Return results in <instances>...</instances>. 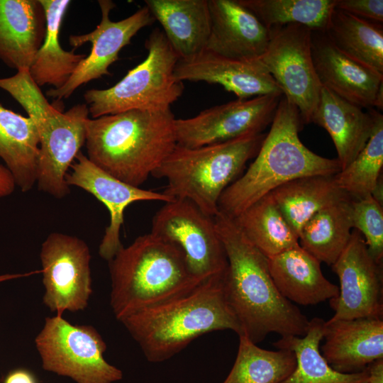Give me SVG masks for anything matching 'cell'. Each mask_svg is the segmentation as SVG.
<instances>
[{
	"label": "cell",
	"mask_w": 383,
	"mask_h": 383,
	"mask_svg": "<svg viewBox=\"0 0 383 383\" xmlns=\"http://www.w3.org/2000/svg\"><path fill=\"white\" fill-rule=\"evenodd\" d=\"M4 383H38V381L28 370L16 369L6 376Z\"/></svg>",
	"instance_id": "cell-38"
},
{
	"label": "cell",
	"mask_w": 383,
	"mask_h": 383,
	"mask_svg": "<svg viewBox=\"0 0 383 383\" xmlns=\"http://www.w3.org/2000/svg\"><path fill=\"white\" fill-rule=\"evenodd\" d=\"M177 81L204 82L221 85L238 99L282 95L275 80L260 61L237 60L204 50L189 60L179 59L174 68Z\"/></svg>",
	"instance_id": "cell-17"
},
{
	"label": "cell",
	"mask_w": 383,
	"mask_h": 383,
	"mask_svg": "<svg viewBox=\"0 0 383 383\" xmlns=\"http://www.w3.org/2000/svg\"><path fill=\"white\" fill-rule=\"evenodd\" d=\"M269 30L270 40L259 60L283 96L297 108L303 123H311L322 88L311 56L312 30L298 24Z\"/></svg>",
	"instance_id": "cell-10"
},
{
	"label": "cell",
	"mask_w": 383,
	"mask_h": 383,
	"mask_svg": "<svg viewBox=\"0 0 383 383\" xmlns=\"http://www.w3.org/2000/svg\"><path fill=\"white\" fill-rule=\"evenodd\" d=\"M270 194L298 237L304 225L316 213L350 198L338 186L334 175L296 178L276 188Z\"/></svg>",
	"instance_id": "cell-27"
},
{
	"label": "cell",
	"mask_w": 383,
	"mask_h": 383,
	"mask_svg": "<svg viewBox=\"0 0 383 383\" xmlns=\"http://www.w3.org/2000/svg\"><path fill=\"white\" fill-rule=\"evenodd\" d=\"M282 95L236 99L201 111L188 118H175L177 145L198 148L262 133L272 123Z\"/></svg>",
	"instance_id": "cell-13"
},
{
	"label": "cell",
	"mask_w": 383,
	"mask_h": 383,
	"mask_svg": "<svg viewBox=\"0 0 383 383\" xmlns=\"http://www.w3.org/2000/svg\"><path fill=\"white\" fill-rule=\"evenodd\" d=\"M265 136L250 135L192 148L177 145L152 175L166 180L164 194L189 200L213 218L222 193L255 157Z\"/></svg>",
	"instance_id": "cell-7"
},
{
	"label": "cell",
	"mask_w": 383,
	"mask_h": 383,
	"mask_svg": "<svg viewBox=\"0 0 383 383\" xmlns=\"http://www.w3.org/2000/svg\"><path fill=\"white\" fill-rule=\"evenodd\" d=\"M324 32L345 55L383 74L382 24L359 18L335 8Z\"/></svg>",
	"instance_id": "cell-31"
},
{
	"label": "cell",
	"mask_w": 383,
	"mask_h": 383,
	"mask_svg": "<svg viewBox=\"0 0 383 383\" xmlns=\"http://www.w3.org/2000/svg\"><path fill=\"white\" fill-rule=\"evenodd\" d=\"M223 274L204 280L186 294L119 321L149 362L165 361L210 332L231 330L241 334L225 296Z\"/></svg>",
	"instance_id": "cell-3"
},
{
	"label": "cell",
	"mask_w": 383,
	"mask_h": 383,
	"mask_svg": "<svg viewBox=\"0 0 383 383\" xmlns=\"http://www.w3.org/2000/svg\"><path fill=\"white\" fill-rule=\"evenodd\" d=\"M325 322L315 317L309 321L304 336L281 338L273 343L277 349L293 351L296 360L294 371L281 383H367V369L355 373L339 372L322 356L320 343L323 340Z\"/></svg>",
	"instance_id": "cell-28"
},
{
	"label": "cell",
	"mask_w": 383,
	"mask_h": 383,
	"mask_svg": "<svg viewBox=\"0 0 383 383\" xmlns=\"http://www.w3.org/2000/svg\"><path fill=\"white\" fill-rule=\"evenodd\" d=\"M45 16V35L36 52L28 72L38 86L62 87L74 72L84 54L66 51L60 45L59 35L62 19L71 1L69 0H39Z\"/></svg>",
	"instance_id": "cell-26"
},
{
	"label": "cell",
	"mask_w": 383,
	"mask_h": 383,
	"mask_svg": "<svg viewBox=\"0 0 383 383\" xmlns=\"http://www.w3.org/2000/svg\"><path fill=\"white\" fill-rule=\"evenodd\" d=\"M311 123L326 129L331 137L340 170L350 164L365 146L374 123L371 109L365 112L362 108L323 87Z\"/></svg>",
	"instance_id": "cell-22"
},
{
	"label": "cell",
	"mask_w": 383,
	"mask_h": 383,
	"mask_svg": "<svg viewBox=\"0 0 383 383\" xmlns=\"http://www.w3.org/2000/svg\"><path fill=\"white\" fill-rule=\"evenodd\" d=\"M45 35V16L39 0H0V60L28 70Z\"/></svg>",
	"instance_id": "cell-21"
},
{
	"label": "cell",
	"mask_w": 383,
	"mask_h": 383,
	"mask_svg": "<svg viewBox=\"0 0 383 383\" xmlns=\"http://www.w3.org/2000/svg\"><path fill=\"white\" fill-rule=\"evenodd\" d=\"M40 258L43 304L56 316L88 306L92 293L91 254L84 240L60 232L50 233L41 245Z\"/></svg>",
	"instance_id": "cell-12"
},
{
	"label": "cell",
	"mask_w": 383,
	"mask_h": 383,
	"mask_svg": "<svg viewBox=\"0 0 383 383\" xmlns=\"http://www.w3.org/2000/svg\"><path fill=\"white\" fill-rule=\"evenodd\" d=\"M335 9L365 21L383 22L382 0H336Z\"/></svg>",
	"instance_id": "cell-36"
},
{
	"label": "cell",
	"mask_w": 383,
	"mask_h": 383,
	"mask_svg": "<svg viewBox=\"0 0 383 383\" xmlns=\"http://www.w3.org/2000/svg\"><path fill=\"white\" fill-rule=\"evenodd\" d=\"M39 155V135L33 119L0 104V158L22 192L36 184Z\"/></svg>",
	"instance_id": "cell-25"
},
{
	"label": "cell",
	"mask_w": 383,
	"mask_h": 383,
	"mask_svg": "<svg viewBox=\"0 0 383 383\" xmlns=\"http://www.w3.org/2000/svg\"><path fill=\"white\" fill-rule=\"evenodd\" d=\"M108 262L110 304L118 321L186 294L204 282L191 273L177 245L151 233L122 246Z\"/></svg>",
	"instance_id": "cell-5"
},
{
	"label": "cell",
	"mask_w": 383,
	"mask_h": 383,
	"mask_svg": "<svg viewBox=\"0 0 383 383\" xmlns=\"http://www.w3.org/2000/svg\"><path fill=\"white\" fill-rule=\"evenodd\" d=\"M0 88L25 109L37 127L40 155L35 184L38 189L58 199L67 196L70 192L65 179L67 171L86 141L87 104H76L65 112L56 109L32 79L28 70L0 78Z\"/></svg>",
	"instance_id": "cell-6"
},
{
	"label": "cell",
	"mask_w": 383,
	"mask_h": 383,
	"mask_svg": "<svg viewBox=\"0 0 383 383\" xmlns=\"http://www.w3.org/2000/svg\"><path fill=\"white\" fill-rule=\"evenodd\" d=\"M65 179L69 187L74 186L93 195L104 204L110 214L99 247V255L110 261L123 246L120 232L124 221V211L133 203L142 201L168 202L172 199L162 192H156L126 184L110 175L95 165L82 152L77 155Z\"/></svg>",
	"instance_id": "cell-16"
},
{
	"label": "cell",
	"mask_w": 383,
	"mask_h": 383,
	"mask_svg": "<svg viewBox=\"0 0 383 383\" xmlns=\"http://www.w3.org/2000/svg\"><path fill=\"white\" fill-rule=\"evenodd\" d=\"M321 353L342 373L364 371L383 358L382 318H360L325 322Z\"/></svg>",
	"instance_id": "cell-20"
},
{
	"label": "cell",
	"mask_w": 383,
	"mask_h": 383,
	"mask_svg": "<svg viewBox=\"0 0 383 383\" xmlns=\"http://www.w3.org/2000/svg\"><path fill=\"white\" fill-rule=\"evenodd\" d=\"M101 19L96 28L83 35L69 37L71 46L77 48L89 42L90 53L83 59L68 81L60 88L50 89L46 92L50 97L61 100L69 98L81 85L93 79L109 75V66L118 60L121 50L131 43V39L143 28L151 25L155 18L145 6L136 12L118 21L109 18L115 4L110 0L98 1Z\"/></svg>",
	"instance_id": "cell-15"
},
{
	"label": "cell",
	"mask_w": 383,
	"mask_h": 383,
	"mask_svg": "<svg viewBox=\"0 0 383 383\" xmlns=\"http://www.w3.org/2000/svg\"><path fill=\"white\" fill-rule=\"evenodd\" d=\"M331 267L340 287L338 295L329 300L334 311L329 321L382 318V264L371 256L358 231L353 229L348 245Z\"/></svg>",
	"instance_id": "cell-14"
},
{
	"label": "cell",
	"mask_w": 383,
	"mask_h": 383,
	"mask_svg": "<svg viewBox=\"0 0 383 383\" xmlns=\"http://www.w3.org/2000/svg\"><path fill=\"white\" fill-rule=\"evenodd\" d=\"M150 233L177 245L199 280L224 273L228 261L213 218L190 201L165 202L152 218Z\"/></svg>",
	"instance_id": "cell-11"
},
{
	"label": "cell",
	"mask_w": 383,
	"mask_h": 383,
	"mask_svg": "<svg viewBox=\"0 0 383 383\" xmlns=\"http://www.w3.org/2000/svg\"><path fill=\"white\" fill-rule=\"evenodd\" d=\"M233 220L248 240L267 258L300 246L298 235L281 213L270 193Z\"/></svg>",
	"instance_id": "cell-30"
},
{
	"label": "cell",
	"mask_w": 383,
	"mask_h": 383,
	"mask_svg": "<svg viewBox=\"0 0 383 383\" xmlns=\"http://www.w3.org/2000/svg\"><path fill=\"white\" fill-rule=\"evenodd\" d=\"M41 272V270H37V271H32L27 273L23 274H5L0 275V282H5L7 280H11L13 279L21 278V277H28L34 274H38Z\"/></svg>",
	"instance_id": "cell-40"
},
{
	"label": "cell",
	"mask_w": 383,
	"mask_h": 383,
	"mask_svg": "<svg viewBox=\"0 0 383 383\" xmlns=\"http://www.w3.org/2000/svg\"><path fill=\"white\" fill-rule=\"evenodd\" d=\"M35 343L45 370L76 383H113L123 378L122 371L104 359L106 344L91 326L47 317Z\"/></svg>",
	"instance_id": "cell-9"
},
{
	"label": "cell",
	"mask_w": 383,
	"mask_h": 383,
	"mask_svg": "<svg viewBox=\"0 0 383 383\" xmlns=\"http://www.w3.org/2000/svg\"><path fill=\"white\" fill-rule=\"evenodd\" d=\"M213 220L228 261L223 276L224 294L240 326V335L255 344L270 333L281 338L304 336L309 320L278 291L268 258L248 240L233 218L219 211Z\"/></svg>",
	"instance_id": "cell-1"
},
{
	"label": "cell",
	"mask_w": 383,
	"mask_h": 383,
	"mask_svg": "<svg viewBox=\"0 0 383 383\" xmlns=\"http://www.w3.org/2000/svg\"><path fill=\"white\" fill-rule=\"evenodd\" d=\"M268 263L278 291L293 304L316 305L339 294L338 287L323 276L321 262L301 246L268 258Z\"/></svg>",
	"instance_id": "cell-23"
},
{
	"label": "cell",
	"mask_w": 383,
	"mask_h": 383,
	"mask_svg": "<svg viewBox=\"0 0 383 383\" xmlns=\"http://www.w3.org/2000/svg\"><path fill=\"white\" fill-rule=\"evenodd\" d=\"M268 29L289 24L325 30L336 0H238Z\"/></svg>",
	"instance_id": "cell-33"
},
{
	"label": "cell",
	"mask_w": 383,
	"mask_h": 383,
	"mask_svg": "<svg viewBox=\"0 0 383 383\" xmlns=\"http://www.w3.org/2000/svg\"><path fill=\"white\" fill-rule=\"evenodd\" d=\"M313 66L323 87L364 109H372L383 74L349 57L329 40L324 30H312Z\"/></svg>",
	"instance_id": "cell-18"
},
{
	"label": "cell",
	"mask_w": 383,
	"mask_h": 383,
	"mask_svg": "<svg viewBox=\"0 0 383 383\" xmlns=\"http://www.w3.org/2000/svg\"><path fill=\"white\" fill-rule=\"evenodd\" d=\"M145 3L179 59H192L205 50L211 28L208 0H146Z\"/></svg>",
	"instance_id": "cell-24"
},
{
	"label": "cell",
	"mask_w": 383,
	"mask_h": 383,
	"mask_svg": "<svg viewBox=\"0 0 383 383\" xmlns=\"http://www.w3.org/2000/svg\"><path fill=\"white\" fill-rule=\"evenodd\" d=\"M367 383H383V358L370 363L367 367Z\"/></svg>",
	"instance_id": "cell-39"
},
{
	"label": "cell",
	"mask_w": 383,
	"mask_h": 383,
	"mask_svg": "<svg viewBox=\"0 0 383 383\" xmlns=\"http://www.w3.org/2000/svg\"><path fill=\"white\" fill-rule=\"evenodd\" d=\"M145 48L146 58L115 85L85 91L84 98L92 118L131 110L165 111L182 96L183 82L174 78L179 57L163 31L155 28Z\"/></svg>",
	"instance_id": "cell-8"
},
{
	"label": "cell",
	"mask_w": 383,
	"mask_h": 383,
	"mask_svg": "<svg viewBox=\"0 0 383 383\" xmlns=\"http://www.w3.org/2000/svg\"><path fill=\"white\" fill-rule=\"evenodd\" d=\"M16 187L11 174L4 165L0 164V199L12 194Z\"/></svg>",
	"instance_id": "cell-37"
},
{
	"label": "cell",
	"mask_w": 383,
	"mask_h": 383,
	"mask_svg": "<svg viewBox=\"0 0 383 383\" xmlns=\"http://www.w3.org/2000/svg\"><path fill=\"white\" fill-rule=\"evenodd\" d=\"M303 122L297 108L282 95L270 129L245 172L222 193L218 210L234 218L255 201L294 179L335 175L340 171L338 159L318 155L301 141Z\"/></svg>",
	"instance_id": "cell-4"
},
{
	"label": "cell",
	"mask_w": 383,
	"mask_h": 383,
	"mask_svg": "<svg viewBox=\"0 0 383 383\" xmlns=\"http://www.w3.org/2000/svg\"><path fill=\"white\" fill-rule=\"evenodd\" d=\"M351 198L316 213L299 233L301 248L321 262L332 265L348 245L352 234Z\"/></svg>",
	"instance_id": "cell-29"
},
{
	"label": "cell",
	"mask_w": 383,
	"mask_h": 383,
	"mask_svg": "<svg viewBox=\"0 0 383 383\" xmlns=\"http://www.w3.org/2000/svg\"><path fill=\"white\" fill-rule=\"evenodd\" d=\"M374 117L372 135L353 162L334 175L338 186L353 199L372 195L383 166V116L371 109Z\"/></svg>",
	"instance_id": "cell-34"
},
{
	"label": "cell",
	"mask_w": 383,
	"mask_h": 383,
	"mask_svg": "<svg viewBox=\"0 0 383 383\" xmlns=\"http://www.w3.org/2000/svg\"><path fill=\"white\" fill-rule=\"evenodd\" d=\"M239 336V345L234 365L222 383H281L296 367L293 351L262 349L243 335Z\"/></svg>",
	"instance_id": "cell-32"
},
{
	"label": "cell",
	"mask_w": 383,
	"mask_h": 383,
	"mask_svg": "<svg viewBox=\"0 0 383 383\" xmlns=\"http://www.w3.org/2000/svg\"><path fill=\"white\" fill-rule=\"evenodd\" d=\"M210 34L205 50L219 56L250 61L265 52L270 30L238 0H208Z\"/></svg>",
	"instance_id": "cell-19"
},
{
	"label": "cell",
	"mask_w": 383,
	"mask_h": 383,
	"mask_svg": "<svg viewBox=\"0 0 383 383\" xmlns=\"http://www.w3.org/2000/svg\"><path fill=\"white\" fill-rule=\"evenodd\" d=\"M353 228L365 237L367 250L373 259L382 264L383 209L372 195L351 201Z\"/></svg>",
	"instance_id": "cell-35"
},
{
	"label": "cell",
	"mask_w": 383,
	"mask_h": 383,
	"mask_svg": "<svg viewBox=\"0 0 383 383\" xmlns=\"http://www.w3.org/2000/svg\"><path fill=\"white\" fill-rule=\"evenodd\" d=\"M174 120L171 109L89 118L87 157L110 175L140 187L177 145Z\"/></svg>",
	"instance_id": "cell-2"
},
{
	"label": "cell",
	"mask_w": 383,
	"mask_h": 383,
	"mask_svg": "<svg viewBox=\"0 0 383 383\" xmlns=\"http://www.w3.org/2000/svg\"><path fill=\"white\" fill-rule=\"evenodd\" d=\"M374 107L381 111L383 109V84L380 86L377 93Z\"/></svg>",
	"instance_id": "cell-41"
}]
</instances>
